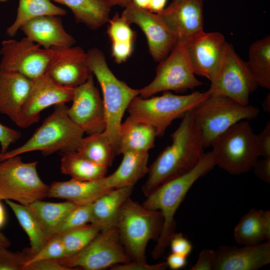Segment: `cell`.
I'll return each mask as SVG.
<instances>
[{
	"label": "cell",
	"instance_id": "42",
	"mask_svg": "<svg viewBox=\"0 0 270 270\" xmlns=\"http://www.w3.org/2000/svg\"><path fill=\"white\" fill-rule=\"evenodd\" d=\"M21 133L0 123V154L8 151L11 144H14L21 137Z\"/></svg>",
	"mask_w": 270,
	"mask_h": 270
},
{
	"label": "cell",
	"instance_id": "19",
	"mask_svg": "<svg viewBox=\"0 0 270 270\" xmlns=\"http://www.w3.org/2000/svg\"><path fill=\"white\" fill-rule=\"evenodd\" d=\"M270 262V242L243 248L222 246L216 252L214 270H256Z\"/></svg>",
	"mask_w": 270,
	"mask_h": 270
},
{
	"label": "cell",
	"instance_id": "49",
	"mask_svg": "<svg viewBox=\"0 0 270 270\" xmlns=\"http://www.w3.org/2000/svg\"><path fill=\"white\" fill-rule=\"evenodd\" d=\"M262 226L265 236L268 241L270 240V212L263 210L262 214Z\"/></svg>",
	"mask_w": 270,
	"mask_h": 270
},
{
	"label": "cell",
	"instance_id": "10",
	"mask_svg": "<svg viewBox=\"0 0 270 270\" xmlns=\"http://www.w3.org/2000/svg\"><path fill=\"white\" fill-rule=\"evenodd\" d=\"M38 162H25L20 155L0 162V198L28 205L48 197L50 186L39 176Z\"/></svg>",
	"mask_w": 270,
	"mask_h": 270
},
{
	"label": "cell",
	"instance_id": "23",
	"mask_svg": "<svg viewBox=\"0 0 270 270\" xmlns=\"http://www.w3.org/2000/svg\"><path fill=\"white\" fill-rule=\"evenodd\" d=\"M112 189L106 186L104 177L92 180L71 178L53 182L50 186L48 197L64 199L80 205L92 203Z\"/></svg>",
	"mask_w": 270,
	"mask_h": 270
},
{
	"label": "cell",
	"instance_id": "48",
	"mask_svg": "<svg viewBox=\"0 0 270 270\" xmlns=\"http://www.w3.org/2000/svg\"><path fill=\"white\" fill-rule=\"evenodd\" d=\"M168 267L171 270H177L186 266V257L181 254L172 252L166 258Z\"/></svg>",
	"mask_w": 270,
	"mask_h": 270
},
{
	"label": "cell",
	"instance_id": "30",
	"mask_svg": "<svg viewBox=\"0 0 270 270\" xmlns=\"http://www.w3.org/2000/svg\"><path fill=\"white\" fill-rule=\"evenodd\" d=\"M76 151L90 162L106 168L112 165L116 154L115 147L104 132L83 137Z\"/></svg>",
	"mask_w": 270,
	"mask_h": 270
},
{
	"label": "cell",
	"instance_id": "47",
	"mask_svg": "<svg viewBox=\"0 0 270 270\" xmlns=\"http://www.w3.org/2000/svg\"><path fill=\"white\" fill-rule=\"evenodd\" d=\"M252 168L256 176L267 184L270 183V158L258 160Z\"/></svg>",
	"mask_w": 270,
	"mask_h": 270
},
{
	"label": "cell",
	"instance_id": "54",
	"mask_svg": "<svg viewBox=\"0 0 270 270\" xmlns=\"http://www.w3.org/2000/svg\"><path fill=\"white\" fill-rule=\"evenodd\" d=\"M262 108L264 112H270V94H268L262 103Z\"/></svg>",
	"mask_w": 270,
	"mask_h": 270
},
{
	"label": "cell",
	"instance_id": "50",
	"mask_svg": "<svg viewBox=\"0 0 270 270\" xmlns=\"http://www.w3.org/2000/svg\"><path fill=\"white\" fill-rule=\"evenodd\" d=\"M167 0H150L148 10L158 14L166 7Z\"/></svg>",
	"mask_w": 270,
	"mask_h": 270
},
{
	"label": "cell",
	"instance_id": "4",
	"mask_svg": "<svg viewBox=\"0 0 270 270\" xmlns=\"http://www.w3.org/2000/svg\"><path fill=\"white\" fill-rule=\"evenodd\" d=\"M66 104L54 106L53 112L22 146L0 154V162L15 156L40 151L44 156L57 152L76 150L84 132L70 118Z\"/></svg>",
	"mask_w": 270,
	"mask_h": 270
},
{
	"label": "cell",
	"instance_id": "21",
	"mask_svg": "<svg viewBox=\"0 0 270 270\" xmlns=\"http://www.w3.org/2000/svg\"><path fill=\"white\" fill-rule=\"evenodd\" d=\"M32 80L14 72L0 70V112L16 124L27 100Z\"/></svg>",
	"mask_w": 270,
	"mask_h": 270
},
{
	"label": "cell",
	"instance_id": "2",
	"mask_svg": "<svg viewBox=\"0 0 270 270\" xmlns=\"http://www.w3.org/2000/svg\"><path fill=\"white\" fill-rule=\"evenodd\" d=\"M215 166L212 151L204 152L191 170L162 184L146 196L142 204L149 210L160 211L164 218L160 234L152 252L154 259L162 256L169 245L175 233V214L188 191L198 178Z\"/></svg>",
	"mask_w": 270,
	"mask_h": 270
},
{
	"label": "cell",
	"instance_id": "17",
	"mask_svg": "<svg viewBox=\"0 0 270 270\" xmlns=\"http://www.w3.org/2000/svg\"><path fill=\"white\" fill-rule=\"evenodd\" d=\"M182 42L195 74L211 82L218 70L227 44L224 36L204 30Z\"/></svg>",
	"mask_w": 270,
	"mask_h": 270
},
{
	"label": "cell",
	"instance_id": "36",
	"mask_svg": "<svg viewBox=\"0 0 270 270\" xmlns=\"http://www.w3.org/2000/svg\"><path fill=\"white\" fill-rule=\"evenodd\" d=\"M92 205V203L76 205L66 215L55 234H62L90 223Z\"/></svg>",
	"mask_w": 270,
	"mask_h": 270
},
{
	"label": "cell",
	"instance_id": "46",
	"mask_svg": "<svg viewBox=\"0 0 270 270\" xmlns=\"http://www.w3.org/2000/svg\"><path fill=\"white\" fill-rule=\"evenodd\" d=\"M24 270H70L57 260L36 261L25 266Z\"/></svg>",
	"mask_w": 270,
	"mask_h": 270
},
{
	"label": "cell",
	"instance_id": "5",
	"mask_svg": "<svg viewBox=\"0 0 270 270\" xmlns=\"http://www.w3.org/2000/svg\"><path fill=\"white\" fill-rule=\"evenodd\" d=\"M164 218L159 210L145 208L128 198L120 210L116 227L120 242L132 260L146 262V250L151 240H158Z\"/></svg>",
	"mask_w": 270,
	"mask_h": 270
},
{
	"label": "cell",
	"instance_id": "24",
	"mask_svg": "<svg viewBox=\"0 0 270 270\" xmlns=\"http://www.w3.org/2000/svg\"><path fill=\"white\" fill-rule=\"evenodd\" d=\"M133 188H112L95 200L92 205L90 224L98 226L101 231L116 227L120 208L130 198Z\"/></svg>",
	"mask_w": 270,
	"mask_h": 270
},
{
	"label": "cell",
	"instance_id": "53",
	"mask_svg": "<svg viewBox=\"0 0 270 270\" xmlns=\"http://www.w3.org/2000/svg\"><path fill=\"white\" fill-rule=\"evenodd\" d=\"M0 200V228L3 226L6 221V214L4 207Z\"/></svg>",
	"mask_w": 270,
	"mask_h": 270
},
{
	"label": "cell",
	"instance_id": "6",
	"mask_svg": "<svg viewBox=\"0 0 270 270\" xmlns=\"http://www.w3.org/2000/svg\"><path fill=\"white\" fill-rule=\"evenodd\" d=\"M208 95L207 91L186 95L167 91L152 98L138 96L131 101L126 110L133 118L151 126L157 136L160 137L174 120L192 110Z\"/></svg>",
	"mask_w": 270,
	"mask_h": 270
},
{
	"label": "cell",
	"instance_id": "35",
	"mask_svg": "<svg viewBox=\"0 0 270 270\" xmlns=\"http://www.w3.org/2000/svg\"><path fill=\"white\" fill-rule=\"evenodd\" d=\"M100 231L98 226L89 223L62 234L66 257L75 254L82 250Z\"/></svg>",
	"mask_w": 270,
	"mask_h": 270
},
{
	"label": "cell",
	"instance_id": "39",
	"mask_svg": "<svg viewBox=\"0 0 270 270\" xmlns=\"http://www.w3.org/2000/svg\"><path fill=\"white\" fill-rule=\"evenodd\" d=\"M32 256L29 248L14 252L8 248H0V270H24Z\"/></svg>",
	"mask_w": 270,
	"mask_h": 270
},
{
	"label": "cell",
	"instance_id": "27",
	"mask_svg": "<svg viewBox=\"0 0 270 270\" xmlns=\"http://www.w3.org/2000/svg\"><path fill=\"white\" fill-rule=\"evenodd\" d=\"M68 7L76 22L95 30L108 22L114 0H54Z\"/></svg>",
	"mask_w": 270,
	"mask_h": 270
},
{
	"label": "cell",
	"instance_id": "57",
	"mask_svg": "<svg viewBox=\"0 0 270 270\" xmlns=\"http://www.w3.org/2000/svg\"><path fill=\"white\" fill-rule=\"evenodd\" d=\"M0 200H1L0 198Z\"/></svg>",
	"mask_w": 270,
	"mask_h": 270
},
{
	"label": "cell",
	"instance_id": "43",
	"mask_svg": "<svg viewBox=\"0 0 270 270\" xmlns=\"http://www.w3.org/2000/svg\"><path fill=\"white\" fill-rule=\"evenodd\" d=\"M216 252L205 248L200 253L197 262L190 270H212L214 268Z\"/></svg>",
	"mask_w": 270,
	"mask_h": 270
},
{
	"label": "cell",
	"instance_id": "28",
	"mask_svg": "<svg viewBox=\"0 0 270 270\" xmlns=\"http://www.w3.org/2000/svg\"><path fill=\"white\" fill-rule=\"evenodd\" d=\"M12 210L20 226L28 235L30 244L29 250L32 255L37 253L51 237L27 205L10 200H4Z\"/></svg>",
	"mask_w": 270,
	"mask_h": 270
},
{
	"label": "cell",
	"instance_id": "55",
	"mask_svg": "<svg viewBox=\"0 0 270 270\" xmlns=\"http://www.w3.org/2000/svg\"><path fill=\"white\" fill-rule=\"evenodd\" d=\"M116 6L124 8L132 0H114Z\"/></svg>",
	"mask_w": 270,
	"mask_h": 270
},
{
	"label": "cell",
	"instance_id": "9",
	"mask_svg": "<svg viewBox=\"0 0 270 270\" xmlns=\"http://www.w3.org/2000/svg\"><path fill=\"white\" fill-rule=\"evenodd\" d=\"M40 47L26 37L20 40H3L0 49V70L16 72L34 80L46 74L68 48L53 46L47 49Z\"/></svg>",
	"mask_w": 270,
	"mask_h": 270
},
{
	"label": "cell",
	"instance_id": "41",
	"mask_svg": "<svg viewBox=\"0 0 270 270\" xmlns=\"http://www.w3.org/2000/svg\"><path fill=\"white\" fill-rule=\"evenodd\" d=\"M172 252L187 257L192 252V246L182 233H174L170 244Z\"/></svg>",
	"mask_w": 270,
	"mask_h": 270
},
{
	"label": "cell",
	"instance_id": "51",
	"mask_svg": "<svg viewBox=\"0 0 270 270\" xmlns=\"http://www.w3.org/2000/svg\"><path fill=\"white\" fill-rule=\"evenodd\" d=\"M132 2L138 7L148 10L150 0H132Z\"/></svg>",
	"mask_w": 270,
	"mask_h": 270
},
{
	"label": "cell",
	"instance_id": "29",
	"mask_svg": "<svg viewBox=\"0 0 270 270\" xmlns=\"http://www.w3.org/2000/svg\"><path fill=\"white\" fill-rule=\"evenodd\" d=\"M62 174L79 180H92L106 176L108 168L96 164L78 154L76 150L60 152Z\"/></svg>",
	"mask_w": 270,
	"mask_h": 270
},
{
	"label": "cell",
	"instance_id": "16",
	"mask_svg": "<svg viewBox=\"0 0 270 270\" xmlns=\"http://www.w3.org/2000/svg\"><path fill=\"white\" fill-rule=\"evenodd\" d=\"M74 89L58 84L46 74L32 80L30 93L16 124L27 128L38 122L44 110L72 102Z\"/></svg>",
	"mask_w": 270,
	"mask_h": 270
},
{
	"label": "cell",
	"instance_id": "15",
	"mask_svg": "<svg viewBox=\"0 0 270 270\" xmlns=\"http://www.w3.org/2000/svg\"><path fill=\"white\" fill-rule=\"evenodd\" d=\"M72 102L68 110V116L84 133L90 134L105 130L103 100L94 84L93 74L86 82L75 88Z\"/></svg>",
	"mask_w": 270,
	"mask_h": 270
},
{
	"label": "cell",
	"instance_id": "12",
	"mask_svg": "<svg viewBox=\"0 0 270 270\" xmlns=\"http://www.w3.org/2000/svg\"><path fill=\"white\" fill-rule=\"evenodd\" d=\"M202 84L196 77L184 43L178 42L168 56L159 62L154 80L139 89V95L148 98L162 92H184Z\"/></svg>",
	"mask_w": 270,
	"mask_h": 270
},
{
	"label": "cell",
	"instance_id": "8",
	"mask_svg": "<svg viewBox=\"0 0 270 270\" xmlns=\"http://www.w3.org/2000/svg\"><path fill=\"white\" fill-rule=\"evenodd\" d=\"M202 134L204 148L236 123L252 120L260 110L256 106L244 105L220 94H210L192 111Z\"/></svg>",
	"mask_w": 270,
	"mask_h": 270
},
{
	"label": "cell",
	"instance_id": "33",
	"mask_svg": "<svg viewBox=\"0 0 270 270\" xmlns=\"http://www.w3.org/2000/svg\"><path fill=\"white\" fill-rule=\"evenodd\" d=\"M28 206L48 234L52 236L66 215L76 204L68 200L52 202L38 200Z\"/></svg>",
	"mask_w": 270,
	"mask_h": 270
},
{
	"label": "cell",
	"instance_id": "44",
	"mask_svg": "<svg viewBox=\"0 0 270 270\" xmlns=\"http://www.w3.org/2000/svg\"><path fill=\"white\" fill-rule=\"evenodd\" d=\"M134 42H112V54L116 62H126L133 51Z\"/></svg>",
	"mask_w": 270,
	"mask_h": 270
},
{
	"label": "cell",
	"instance_id": "14",
	"mask_svg": "<svg viewBox=\"0 0 270 270\" xmlns=\"http://www.w3.org/2000/svg\"><path fill=\"white\" fill-rule=\"evenodd\" d=\"M124 8L121 16L130 24H136L144 32L154 60L160 62L166 58L178 42L175 34L158 14L141 8L132 1Z\"/></svg>",
	"mask_w": 270,
	"mask_h": 270
},
{
	"label": "cell",
	"instance_id": "11",
	"mask_svg": "<svg viewBox=\"0 0 270 270\" xmlns=\"http://www.w3.org/2000/svg\"><path fill=\"white\" fill-rule=\"evenodd\" d=\"M70 270H100L132 260L122 244L116 227L100 232L82 250L57 260Z\"/></svg>",
	"mask_w": 270,
	"mask_h": 270
},
{
	"label": "cell",
	"instance_id": "34",
	"mask_svg": "<svg viewBox=\"0 0 270 270\" xmlns=\"http://www.w3.org/2000/svg\"><path fill=\"white\" fill-rule=\"evenodd\" d=\"M262 210L252 208L242 218L234 232L238 244L250 246L266 240L262 226Z\"/></svg>",
	"mask_w": 270,
	"mask_h": 270
},
{
	"label": "cell",
	"instance_id": "3",
	"mask_svg": "<svg viewBox=\"0 0 270 270\" xmlns=\"http://www.w3.org/2000/svg\"><path fill=\"white\" fill-rule=\"evenodd\" d=\"M86 53L92 73L96 77L102 92L106 119V128L104 132L116 152L122 117L131 101L139 96V89L132 88L114 76L100 50L93 48Z\"/></svg>",
	"mask_w": 270,
	"mask_h": 270
},
{
	"label": "cell",
	"instance_id": "20",
	"mask_svg": "<svg viewBox=\"0 0 270 270\" xmlns=\"http://www.w3.org/2000/svg\"><path fill=\"white\" fill-rule=\"evenodd\" d=\"M46 74L62 86L76 88L86 82L92 73L86 52L80 46H72Z\"/></svg>",
	"mask_w": 270,
	"mask_h": 270
},
{
	"label": "cell",
	"instance_id": "22",
	"mask_svg": "<svg viewBox=\"0 0 270 270\" xmlns=\"http://www.w3.org/2000/svg\"><path fill=\"white\" fill-rule=\"evenodd\" d=\"M34 42L44 48L53 46L71 47L74 38L64 30L58 16H44L34 18L20 28Z\"/></svg>",
	"mask_w": 270,
	"mask_h": 270
},
{
	"label": "cell",
	"instance_id": "13",
	"mask_svg": "<svg viewBox=\"0 0 270 270\" xmlns=\"http://www.w3.org/2000/svg\"><path fill=\"white\" fill-rule=\"evenodd\" d=\"M258 86L246 64L227 42L218 70L210 82V94H220L244 104Z\"/></svg>",
	"mask_w": 270,
	"mask_h": 270
},
{
	"label": "cell",
	"instance_id": "56",
	"mask_svg": "<svg viewBox=\"0 0 270 270\" xmlns=\"http://www.w3.org/2000/svg\"><path fill=\"white\" fill-rule=\"evenodd\" d=\"M6 0H0V2H4L6 1Z\"/></svg>",
	"mask_w": 270,
	"mask_h": 270
},
{
	"label": "cell",
	"instance_id": "38",
	"mask_svg": "<svg viewBox=\"0 0 270 270\" xmlns=\"http://www.w3.org/2000/svg\"><path fill=\"white\" fill-rule=\"evenodd\" d=\"M108 22L107 33L112 42H134V32L121 16L116 14Z\"/></svg>",
	"mask_w": 270,
	"mask_h": 270
},
{
	"label": "cell",
	"instance_id": "7",
	"mask_svg": "<svg viewBox=\"0 0 270 270\" xmlns=\"http://www.w3.org/2000/svg\"><path fill=\"white\" fill-rule=\"evenodd\" d=\"M210 146L216 165L232 174L249 172L260 156L256 134L247 120L231 126Z\"/></svg>",
	"mask_w": 270,
	"mask_h": 270
},
{
	"label": "cell",
	"instance_id": "26",
	"mask_svg": "<svg viewBox=\"0 0 270 270\" xmlns=\"http://www.w3.org/2000/svg\"><path fill=\"white\" fill-rule=\"evenodd\" d=\"M122 162L111 174L104 177L106 186L110 188L134 186L148 173V152H126Z\"/></svg>",
	"mask_w": 270,
	"mask_h": 270
},
{
	"label": "cell",
	"instance_id": "1",
	"mask_svg": "<svg viewBox=\"0 0 270 270\" xmlns=\"http://www.w3.org/2000/svg\"><path fill=\"white\" fill-rule=\"evenodd\" d=\"M192 111L182 116L171 134V144L148 167L147 180L142 188L146 197L162 184L191 170L204 154L201 132Z\"/></svg>",
	"mask_w": 270,
	"mask_h": 270
},
{
	"label": "cell",
	"instance_id": "45",
	"mask_svg": "<svg viewBox=\"0 0 270 270\" xmlns=\"http://www.w3.org/2000/svg\"><path fill=\"white\" fill-rule=\"evenodd\" d=\"M256 141L260 156L270 158V122L268 121L264 128L256 134Z\"/></svg>",
	"mask_w": 270,
	"mask_h": 270
},
{
	"label": "cell",
	"instance_id": "31",
	"mask_svg": "<svg viewBox=\"0 0 270 270\" xmlns=\"http://www.w3.org/2000/svg\"><path fill=\"white\" fill-rule=\"evenodd\" d=\"M66 14L65 10L50 0H19L16 19L6 28V32L9 36L13 37L24 24L34 18L44 16H60Z\"/></svg>",
	"mask_w": 270,
	"mask_h": 270
},
{
	"label": "cell",
	"instance_id": "18",
	"mask_svg": "<svg viewBox=\"0 0 270 270\" xmlns=\"http://www.w3.org/2000/svg\"><path fill=\"white\" fill-rule=\"evenodd\" d=\"M202 0H172L158 14L176 36L184 42L204 30Z\"/></svg>",
	"mask_w": 270,
	"mask_h": 270
},
{
	"label": "cell",
	"instance_id": "32",
	"mask_svg": "<svg viewBox=\"0 0 270 270\" xmlns=\"http://www.w3.org/2000/svg\"><path fill=\"white\" fill-rule=\"evenodd\" d=\"M247 66L258 86L270 88V36L253 42L248 49Z\"/></svg>",
	"mask_w": 270,
	"mask_h": 270
},
{
	"label": "cell",
	"instance_id": "52",
	"mask_svg": "<svg viewBox=\"0 0 270 270\" xmlns=\"http://www.w3.org/2000/svg\"><path fill=\"white\" fill-rule=\"evenodd\" d=\"M10 244L9 239L2 233L0 232V248H8Z\"/></svg>",
	"mask_w": 270,
	"mask_h": 270
},
{
	"label": "cell",
	"instance_id": "40",
	"mask_svg": "<svg viewBox=\"0 0 270 270\" xmlns=\"http://www.w3.org/2000/svg\"><path fill=\"white\" fill-rule=\"evenodd\" d=\"M168 268L166 262L150 264L147 262L131 260L128 262L118 264L110 268L112 270H164Z\"/></svg>",
	"mask_w": 270,
	"mask_h": 270
},
{
	"label": "cell",
	"instance_id": "25",
	"mask_svg": "<svg viewBox=\"0 0 270 270\" xmlns=\"http://www.w3.org/2000/svg\"><path fill=\"white\" fill-rule=\"evenodd\" d=\"M156 136L151 126L129 116L120 125L116 154L130 151L148 152L154 146Z\"/></svg>",
	"mask_w": 270,
	"mask_h": 270
},
{
	"label": "cell",
	"instance_id": "37",
	"mask_svg": "<svg viewBox=\"0 0 270 270\" xmlns=\"http://www.w3.org/2000/svg\"><path fill=\"white\" fill-rule=\"evenodd\" d=\"M66 257V252L62 235L55 234L37 253L32 256L25 266L38 260H59Z\"/></svg>",
	"mask_w": 270,
	"mask_h": 270
}]
</instances>
